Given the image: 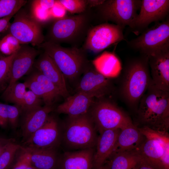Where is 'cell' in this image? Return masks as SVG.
<instances>
[{
  "mask_svg": "<svg viewBox=\"0 0 169 169\" xmlns=\"http://www.w3.org/2000/svg\"><path fill=\"white\" fill-rule=\"evenodd\" d=\"M151 81L148 57L141 54L130 59L123 69L119 88L120 96L129 108L136 112Z\"/></svg>",
  "mask_w": 169,
  "mask_h": 169,
  "instance_id": "6da1fadb",
  "label": "cell"
},
{
  "mask_svg": "<svg viewBox=\"0 0 169 169\" xmlns=\"http://www.w3.org/2000/svg\"><path fill=\"white\" fill-rule=\"evenodd\" d=\"M141 127L154 131L168 132L169 91L157 88L151 80L141 99L136 111Z\"/></svg>",
  "mask_w": 169,
  "mask_h": 169,
  "instance_id": "7a4b0ae2",
  "label": "cell"
},
{
  "mask_svg": "<svg viewBox=\"0 0 169 169\" xmlns=\"http://www.w3.org/2000/svg\"><path fill=\"white\" fill-rule=\"evenodd\" d=\"M93 22L92 12L89 8L80 14L57 19L51 26L46 41L59 44L64 43L71 47L80 48L92 27Z\"/></svg>",
  "mask_w": 169,
  "mask_h": 169,
  "instance_id": "3957f363",
  "label": "cell"
},
{
  "mask_svg": "<svg viewBox=\"0 0 169 169\" xmlns=\"http://www.w3.org/2000/svg\"><path fill=\"white\" fill-rule=\"evenodd\" d=\"M38 47L52 59L65 78L70 80H75L83 73L90 62L87 51L82 47H64L48 41Z\"/></svg>",
  "mask_w": 169,
  "mask_h": 169,
  "instance_id": "277c9868",
  "label": "cell"
},
{
  "mask_svg": "<svg viewBox=\"0 0 169 169\" xmlns=\"http://www.w3.org/2000/svg\"><path fill=\"white\" fill-rule=\"evenodd\" d=\"M144 139L136 150L141 158L156 169H169L168 132L138 127Z\"/></svg>",
  "mask_w": 169,
  "mask_h": 169,
  "instance_id": "5b68a950",
  "label": "cell"
},
{
  "mask_svg": "<svg viewBox=\"0 0 169 169\" xmlns=\"http://www.w3.org/2000/svg\"><path fill=\"white\" fill-rule=\"evenodd\" d=\"M62 132L61 142L70 150L95 148L98 136L88 112L74 117H69Z\"/></svg>",
  "mask_w": 169,
  "mask_h": 169,
  "instance_id": "8992f818",
  "label": "cell"
},
{
  "mask_svg": "<svg viewBox=\"0 0 169 169\" xmlns=\"http://www.w3.org/2000/svg\"><path fill=\"white\" fill-rule=\"evenodd\" d=\"M97 131L120 130L133 124L130 117L114 102L105 97L97 99L88 111Z\"/></svg>",
  "mask_w": 169,
  "mask_h": 169,
  "instance_id": "52a82bcc",
  "label": "cell"
},
{
  "mask_svg": "<svg viewBox=\"0 0 169 169\" xmlns=\"http://www.w3.org/2000/svg\"><path fill=\"white\" fill-rule=\"evenodd\" d=\"M141 3V0H105L101 4L90 8L94 21H110L124 28L137 15Z\"/></svg>",
  "mask_w": 169,
  "mask_h": 169,
  "instance_id": "ba28073f",
  "label": "cell"
},
{
  "mask_svg": "<svg viewBox=\"0 0 169 169\" xmlns=\"http://www.w3.org/2000/svg\"><path fill=\"white\" fill-rule=\"evenodd\" d=\"M136 38L127 41L131 49L148 57L169 45V18L155 23Z\"/></svg>",
  "mask_w": 169,
  "mask_h": 169,
  "instance_id": "9c48e42d",
  "label": "cell"
},
{
  "mask_svg": "<svg viewBox=\"0 0 169 169\" xmlns=\"http://www.w3.org/2000/svg\"><path fill=\"white\" fill-rule=\"evenodd\" d=\"M9 26V33L14 37L20 44H31L38 46L44 38L40 24L26 11L20 10L14 15Z\"/></svg>",
  "mask_w": 169,
  "mask_h": 169,
  "instance_id": "30bf717a",
  "label": "cell"
},
{
  "mask_svg": "<svg viewBox=\"0 0 169 169\" xmlns=\"http://www.w3.org/2000/svg\"><path fill=\"white\" fill-rule=\"evenodd\" d=\"M124 29L119 25L108 23L93 26L82 47L86 51L100 52L113 44L125 40Z\"/></svg>",
  "mask_w": 169,
  "mask_h": 169,
  "instance_id": "8fae6325",
  "label": "cell"
},
{
  "mask_svg": "<svg viewBox=\"0 0 169 169\" xmlns=\"http://www.w3.org/2000/svg\"><path fill=\"white\" fill-rule=\"evenodd\" d=\"M139 13L129 26L130 31L139 35L152 23L161 22L169 17V0H141Z\"/></svg>",
  "mask_w": 169,
  "mask_h": 169,
  "instance_id": "7c38bea8",
  "label": "cell"
},
{
  "mask_svg": "<svg viewBox=\"0 0 169 169\" xmlns=\"http://www.w3.org/2000/svg\"><path fill=\"white\" fill-rule=\"evenodd\" d=\"M83 73L77 86V92L84 93L96 99L105 97L115 92L112 79L107 78L99 73L92 63H89Z\"/></svg>",
  "mask_w": 169,
  "mask_h": 169,
  "instance_id": "4fadbf2b",
  "label": "cell"
},
{
  "mask_svg": "<svg viewBox=\"0 0 169 169\" xmlns=\"http://www.w3.org/2000/svg\"><path fill=\"white\" fill-rule=\"evenodd\" d=\"M62 132L56 119L49 115L40 128L23 142V147L35 148H56L61 142Z\"/></svg>",
  "mask_w": 169,
  "mask_h": 169,
  "instance_id": "5bb4252c",
  "label": "cell"
},
{
  "mask_svg": "<svg viewBox=\"0 0 169 169\" xmlns=\"http://www.w3.org/2000/svg\"><path fill=\"white\" fill-rule=\"evenodd\" d=\"M148 57L152 83L158 89L169 91V45Z\"/></svg>",
  "mask_w": 169,
  "mask_h": 169,
  "instance_id": "9a60e30c",
  "label": "cell"
},
{
  "mask_svg": "<svg viewBox=\"0 0 169 169\" xmlns=\"http://www.w3.org/2000/svg\"><path fill=\"white\" fill-rule=\"evenodd\" d=\"M39 54V50L32 47L21 44L10 65L8 85L17 82L31 71L35 59Z\"/></svg>",
  "mask_w": 169,
  "mask_h": 169,
  "instance_id": "2e32d148",
  "label": "cell"
},
{
  "mask_svg": "<svg viewBox=\"0 0 169 169\" xmlns=\"http://www.w3.org/2000/svg\"><path fill=\"white\" fill-rule=\"evenodd\" d=\"M24 83L27 88L41 99L45 105H53L57 100L62 96L58 88L37 70L33 73Z\"/></svg>",
  "mask_w": 169,
  "mask_h": 169,
  "instance_id": "e0dca14e",
  "label": "cell"
},
{
  "mask_svg": "<svg viewBox=\"0 0 169 169\" xmlns=\"http://www.w3.org/2000/svg\"><path fill=\"white\" fill-rule=\"evenodd\" d=\"M33 66L58 88L62 97L66 98L69 96V92L63 74L47 53L44 52L42 53L34 61Z\"/></svg>",
  "mask_w": 169,
  "mask_h": 169,
  "instance_id": "ac0fdd59",
  "label": "cell"
},
{
  "mask_svg": "<svg viewBox=\"0 0 169 169\" xmlns=\"http://www.w3.org/2000/svg\"><path fill=\"white\" fill-rule=\"evenodd\" d=\"M120 130L104 131L100 133L95 147L93 169L104 165L112 154Z\"/></svg>",
  "mask_w": 169,
  "mask_h": 169,
  "instance_id": "d6986e66",
  "label": "cell"
},
{
  "mask_svg": "<svg viewBox=\"0 0 169 169\" xmlns=\"http://www.w3.org/2000/svg\"><path fill=\"white\" fill-rule=\"evenodd\" d=\"M54 110L53 105H44L23 113L21 125L23 142L43 125Z\"/></svg>",
  "mask_w": 169,
  "mask_h": 169,
  "instance_id": "ffe728a7",
  "label": "cell"
},
{
  "mask_svg": "<svg viewBox=\"0 0 169 169\" xmlns=\"http://www.w3.org/2000/svg\"><path fill=\"white\" fill-rule=\"evenodd\" d=\"M95 148L65 152L59 157L58 169H93Z\"/></svg>",
  "mask_w": 169,
  "mask_h": 169,
  "instance_id": "44dd1931",
  "label": "cell"
},
{
  "mask_svg": "<svg viewBox=\"0 0 169 169\" xmlns=\"http://www.w3.org/2000/svg\"><path fill=\"white\" fill-rule=\"evenodd\" d=\"M94 98L80 92L69 96L65 101L58 105L56 111L59 114H64L69 117L77 116L88 113L93 103Z\"/></svg>",
  "mask_w": 169,
  "mask_h": 169,
  "instance_id": "7402d4cb",
  "label": "cell"
},
{
  "mask_svg": "<svg viewBox=\"0 0 169 169\" xmlns=\"http://www.w3.org/2000/svg\"><path fill=\"white\" fill-rule=\"evenodd\" d=\"M23 147L29 153L30 165L35 169H58L59 157L56 148Z\"/></svg>",
  "mask_w": 169,
  "mask_h": 169,
  "instance_id": "603a6c76",
  "label": "cell"
},
{
  "mask_svg": "<svg viewBox=\"0 0 169 169\" xmlns=\"http://www.w3.org/2000/svg\"><path fill=\"white\" fill-rule=\"evenodd\" d=\"M144 138L138 127L134 124L127 126L120 130L112 154L136 150Z\"/></svg>",
  "mask_w": 169,
  "mask_h": 169,
  "instance_id": "cb8c5ba5",
  "label": "cell"
},
{
  "mask_svg": "<svg viewBox=\"0 0 169 169\" xmlns=\"http://www.w3.org/2000/svg\"><path fill=\"white\" fill-rule=\"evenodd\" d=\"M95 69L104 76L113 79L117 77L121 70L120 62L114 54L105 52L92 62Z\"/></svg>",
  "mask_w": 169,
  "mask_h": 169,
  "instance_id": "d4e9b609",
  "label": "cell"
},
{
  "mask_svg": "<svg viewBox=\"0 0 169 169\" xmlns=\"http://www.w3.org/2000/svg\"><path fill=\"white\" fill-rule=\"evenodd\" d=\"M141 159L136 149L112 154L105 163L108 169H135Z\"/></svg>",
  "mask_w": 169,
  "mask_h": 169,
  "instance_id": "484cf974",
  "label": "cell"
},
{
  "mask_svg": "<svg viewBox=\"0 0 169 169\" xmlns=\"http://www.w3.org/2000/svg\"><path fill=\"white\" fill-rule=\"evenodd\" d=\"M57 3V0H33L31 6L32 16L40 24L49 20L52 17L49 10Z\"/></svg>",
  "mask_w": 169,
  "mask_h": 169,
  "instance_id": "4316f807",
  "label": "cell"
},
{
  "mask_svg": "<svg viewBox=\"0 0 169 169\" xmlns=\"http://www.w3.org/2000/svg\"><path fill=\"white\" fill-rule=\"evenodd\" d=\"M27 88L24 83L16 82L8 85L2 95L3 99L6 102L19 106L23 100Z\"/></svg>",
  "mask_w": 169,
  "mask_h": 169,
  "instance_id": "83f0119b",
  "label": "cell"
},
{
  "mask_svg": "<svg viewBox=\"0 0 169 169\" xmlns=\"http://www.w3.org/2000/svg\"><path fill=\"white\" fill-rule=\"evenodd\" d=\"M21 146L12 142L5 148L0 155V169H8L13 161Z\"/></svg>",
  "mask_w": 169,
  "mask_h": 169,
  "instance_id": "f1b7e54d",
  "label": "cell"
},
{
  "mask_svg": "<svg viewBox=\"0 0 169 169\" xmlns=\"http://www.w3.org/2000/svg\"><path fill=\"white\" fill-rule=\"evenodd\" d=\"M27 2L24 0H0V19L15 15Z\"/></svg>",
  "mask_w": 169,
  "mask_h": 169,
  "instance_id": "f546056e",
  "label": "cell"
},
{
  "mask_svg": "<svg viewBox=\"0 0 169 169\" xmlns=\"http://www.w3.org/2000/svg\"><path fill=\"white\" fill-rule=\"evenodd\" d=\"M20 46L18 40L9 33L0 40V51L8 56L16 52Z\"/></svg>",
  "mask_w": 169,
  "mask_h": 169,
  "instance_id": "4dcf8cb0",
  "label": "cell"
},
{
  "mask_svg": "<svg viewBox=\"0 0 169 169\" xmlns=\"http://www.w3.org/2000/svg\"><path fill=\"white\" fill-rule=\"evenodd\" d=\"M43 102L41 99L29 90H26L19 106L23 113L42 106Z\"/></svg>",
  "mask_w": 169,
  "mask_h": 169,
  "instance_id": "1f68e13d",
  "label": "cell"
},
{
  "mask_svg": "<svg viewBox=\"0 0 169 169\" xmlns=\"http://www.w3.org/2000/svg\"><path fill=\"white\" fill-rule=\"evenodd\" d=\"M57 3L72 14H80L88 8L86 0H59Z\"/></svg>",
  "mask_w": 169,
  "mask_h": 169,
  "instance_id": "d6a6232c",
  "label": "cell"
},
{
  "mask_svg": "<svg viewBox=\"0 0 169 169\" xmlns=\"http://www.w3.org/2000/svg\"><path fill=\"white\" fill-rule=\"evenodd\" d=\"M16 52L0 58V86L5 85L8 82L10 65Z\"/></svg>",
  "mask_w": 169,
  "mask_h": 169,
  "instance_id": "836d02e7",
  "label": "cell"
},
{
  "mask_svg": "<svg viewBox=\"0 0 169 169\" xmlns=\"http://www.w3.org/2000/svg\"><path fill=\"white\" fill-rule=\"evenodd\" d=\"M8 123L13 129H15L18 125L20 115L22 113L19 106L17 105H7Z\"/></svg>",
  "mask_w": 169,
  "mask_h": 169,
  "instance_id": "e575fe53",
  "label": "cell"
},
{
  "mask_svg": "<svg viewBox=\"0 0 169 169\" xmlns=\"http://www.w3.org/2000/svg\"><path fill=\"white\" fill-rule=\"evenodd\" d=\"M21 153L11 169H26L30 164V156L28 152L22 146Z\"/></svg>",
  "mask_w": 169,
  "mask_h": 169,
  "instance_id": "d590c367",
  "label": "cell"
},
{
  "mask_svg": "<svg viewBox=\"0 0 169 169\" xmlns=\"http://www.w3.org/2000/svg\"><path fill=\"white\" fill-rule=\"evenodd\" d=\"M7 105V104L0 102V126L4 128L8 124Z\"/></svg>",
  "mask_w": 169,
  "mask_h": 169,
  "instance_id": "8d00e7d4",
  "label": "cell"
},
{
  "mask_svg": "<svg viewBox=\"0 0 169 169\" xmlns=\"http://www.w3.org/2000/svg\"><path fill=\"white\" fill-rule=\"evenodd\" d=\"M50 11L52 17L60 18L64 17L66 13V10L64 8L57 3L50 9Z\"/></svg>",
  "mask_w": 169,
  "mask_h": 169,
  "instance_id": "74e56055",
  "label": "cell"
},
{
  "mask_svg": "<svg viewBox=\"0 0 169 169\" xmlns=\"http://www.w3.org/2000/svg\"><path fill=\"white\" fill-rule=\"evenodd\" d=\"M15 15H12L0 19V33L9 28L10 25L9 21Z\"/></svg>",
  "mask_w": 169,
  "mask_h": 169,
  "instance_id": "f35d334b",
  "label": "cell"
},
{
  "mask_svg": "<svg viewBox=\"0 0 169 169\" xmlns=\"http://www.w3.org/2000/svg\"><path fill=\"white\" fill-rule=\"evenodd\" d=\"M14 141L15 140L13 139H7L0 137V155L5 148L9 143Z\"/></svg>",
  "mask_w": 169,
  "mask_h": 169,
  "instance_id": "ab89813d",
  "label": "cell"
},
{
  "mask_svg": "<svg viewBox=\"0 0 169 169\" xmlns=\"http://www.w3.org/2000/svg\"><path fill=\"white\" fill-rule=\"evenodd\" d=\"M135 169H156L141 158Z\"/></svg>",
  "mask_w": 169,
  "mask_h": 169,
  "instance_id": "60d3db41",
  "label": "cell"
},
{
  "mask_svg": "<svg viewBox=\"0 0 169 169\" xmlns=\"http://www.w3.org/2000/svg\"><path fill=\"white\" fill-rule=\"evenodd\" d=\"M97 169H108L107 165L105 163L104 165Z\"/></svg>",
  "mask_w": 169,
  "mask_h": 169,
  "instance_id": "b9f144b4",
  "label": "cell"
},
{
  "mask_svg": "<svg viewBox=\"0 0 169 169\" xmlns=\"http://www.w3.org/2000/svg\"><path fill=\"white\" fill-rule=\"evenodd\" d=\"M6 87L5 85L0 86V92L3 90H4Z\"/></svg>",
  "mask_w": 169,
  "mask_h": 169,
  "instance_id": "7bdbcfd3",
  "label": "cell"
},
{
  "mask_svg": "<svg viewBox=\"0 0 169 169\" xmlns=\"http://www.w3.org/2000/svg\"><path fill=\"white\" fill-rule=\"evenodd\" d=\"M26 169H35L30 164L27 168Z\"/></svg>",
  "mask_w": 169,
  "mask_h": 169,
  "instance_id": "ee69618b",
  "label": "cell"
},
{
  "mask_svg": "<svg viewBox=\"0 0 169 169\" xmlns=\"http://www.w3.org/2000/svg\"><path fill=\"white\" fill-rule=\"evenodd\" d=\"M3 55L0 53V58L2 57Z\"/></svg>",
  "mask_w": 169,
  "mask_h": 169,
  "instance_id": "f6af8a7d",
  "label": "cell"
}]
</instances>
